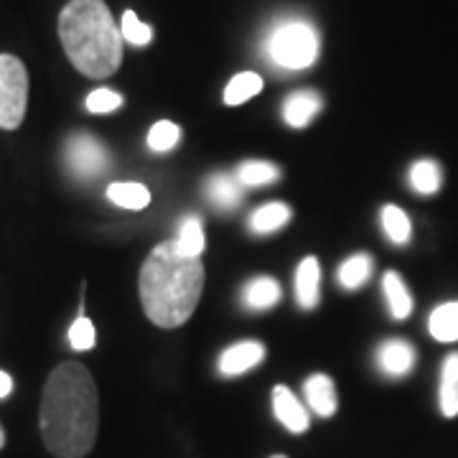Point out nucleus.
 Instances as JSON below:
<instances>
[{"mask_svg":"<svg viewBox=\"0 0 458 458\" xmlns=\"http://www.w3.org/2000/svg\"><path fill=\"white\" fill-rule=\"evenodd\" d=\"M41 438L56 458H84L98 441L99 394L89 369L59 364L47 379L38 412Z\"/></svg>","mask_w":458,"mask_h":458,"instance_id":"obj_1","label":"nucleus"},{"mask_svg":"<svg viewBox=\"0 0 458 458\" xmlns=\"http://www.w3.org/2000/svg\"><path fill=\"white\" fill-rule=\"evenodd\" d=\"M204 288L201 258H181L171 242L153 247L140 267V303L146 316L161 328H179L191 318Z\"/></svg>","mask_w":458,"mask_h":458,"instance_id":"obj_2","label":"nucleus"},{"mask_svg":"<svg viewBox=\"0 0 458 458\" xmlns=\"http://www.w3.org/2000/svg\"><path fill=\"white\" fill-rule=\"evenodd\" d=\"M64 54L89 80H107L123 62V31L105 0H69L59 13Z\"/></svg>","mask_w":458,"mask_h":458,"instance_id":"obj_3","label":"nucleus"},{"mask_svg":"<svg viewBox=\"0 0 458 458\" xmlns=\"http://www.w3.org/2000/svg\"><path fill=\"white\" fill-rule=\"evenodd\" d=\"M267 51L270 59L283 69H306L318 56V36L309 23L291 21L273 31Z\"/></svg>","mask_w":458,"mask_h":458,"instance_id":"obj_4","label":"nucleus"},{"mask_svg":"<svg viewBox=\"0 0 458 458\" xmlns=\"http://www.w3.org/2000/svg\"><path fill=\"white\" fill-rule=\"evenodd\" d=\"M29 107V72L13 54H0V128L16 131Z\"/></svg>","mask_w":458,"mask_h":458,"instance_id":"obj_5","label":"nucleus"},{"mask_svg":"<svg viewBox=\"0 0 458 458\" xmlns=\"http://www.w3.org/2000/svg\"><path fill=\"white\" fill-rule=\"evenodd\" d=\"M64 164L77 179H98L107 171V148L89 132H74L64 146Z\"/></svg>","mask_w":458,"mask_h":458,"instance_id":"obj_6","label":"nucleus"},{"mask_svg":"<svg viewBox=\"0 0 458 458\" xmlns=\"http://www.w3.org/2000/svg\"><path fill=\"white\" fill-rule=\"evenodd\" d=\"M265 360V346L260 342L232 344L219 357V372L225 377H237L250 372Z\"/></svg>","mask_w":458,"mask_h":458,"instance_id":"obj_7","label":"nucleus"},{"mask_svg":"<svg viewBox=\"0 0 458 458\" xmlns=\"http://www.w3.org/2000/svg\"><path fill=\"white\" fill-rule=\"evenodd\" d=\"M273 412L280 420V426L288 428L291 433H303L311 426V418H309V410L303 408L285 385L273 387Z\"/></svg>","mask_w":458,"mask_h":458,"instance_id":"obj_8","label":"nucleus"},{"mask_svg":"<svg viewBox=\"0 0 458 458\" xmlns=\"http://www.w3.org/2000/svg\"><path fill=\"white\" fill-rule=\"evenodd\" d=\"M377 364L387 377H405L415 364V349H412V344L403 342V339H390L379 346Z\"/></svg>","mask_w":458,"mask_h":458,"instance_id":"obj_9","label":"nucleus"},{"mask_svg":"<svg viewBox=\"0 0 458 458\" xmlns=\"http://www.w3.org/2000/svg\"><path fill=\"white\" fill-rule=\"evenodd\" d=\"M321 267L316 258H306L301 260L298 270H295V301L301 309L311 311L318 306V295H321Z\"/></svg>","mask_w":458,"mask_h":458,"instance_id":"obj_10","label":"nucleus"},{"mask_svg":"<svg viewBox=\"0 0 458 458\" xmlns=\"http://www.w3.org/2000/svg\"><path fill=\"white\" fill-rule=\"evenodd\" d=\"M306 400L316 415L321 418H331L336 408H339V400H336V387H334V379L328 375H311L306 379Z\"/></svg>","mask_w":458,"mask_h":458,"instance_id":"obj_11","label":"nucleus"},{"mask_svg":"<svg viewBox=\"0 0 458 458\" xmlns=\"http://www.w3.org/2000/svg\"><path fill=\"white\" fill-rule=\"evenodd\" d=\"M318 110H321V98L311 89H301V92H293L291 98L285 99L283 117L293 128H306Z\"/></svg>","mask_w":458,"mask_h":458,"instance_id":"obj_12","label":"nucleus"},{"mask_svg":"<svg viewBox=\"0 0 458 458\" xmlns=\"http://www.w3.org/2000/svg\"><path fill=\"white\" fill-rule=\"evenodd\" d=\"M207 197L212 199V204L219 209H234L242 201V183L237 181V176L214 174L212 179L207 181Z\"/></svg>","mask_w":458,"mask_h":458,"instance_id":"obj_13","label":"nucleus"},{"mask_svg":"<svg viewBox=\"0 0 458 458\" xmlns=\"http://www.w3.org/2000/svg\"><path fill=\"white\" fill-rule=\"evenodd\" d=\"M441 412L445 418L458 415V352L448 354L441 369V393H438Z\"/></svg>","mask_w":458,"mask_h":458,"instance_id":"obj_14","label":"nucleus"},{"mask_svg":"<svg viewBox=\"0 0 458 458\" xmlns=\"http://www.w3.org/2000/svg\"><path fill=\"white\" fill-rule=\"evenodd\" d=\"M291 207L283 204V201H270V204H262L258 207L252 216H250V229L255 234H270V232H278L285 222H291Z\"/></svg>","mask_w":458,"mask_h":458,"instance_id":"obj_15","label":"nucleus"},{"mask_svg":"<svg viewBox=\"0 0 458 458\" xmlns=\"http://www.w3.org/2000/svg\"><path fill=\"white\" fill-rule=\"evenodd\" d=\"M382 288H385V298H387V306H390L393 318H397V321L408 318L410 313H412V295H410L408 285L400 278V273H394V270L385 273Z\"/></svg>","mask_w":458,"mask_h":458,"instance_id":"obj_16","label":"nucleus"},{"mask_svg":"<svg viewBox=\"0 0 458 458\" xmlns=\"http://www.w3.org/2000/svg\"><path fill=\"white\" fill-rule=\"evenodd\" d=\"M428 331L436 342L451 344L458 342V301L456 303H443L428 318Z\"/></svg>","mask_w":458,"mask_h":458,"instance_id":"obj_17","label":"nucleus"},{"mask_svg":"<svg viewBox=\"0 0 458 458\" xmlns=\"http://www.w3.org/2000/svg\"><path fill=\"white\" fill-rule=\"evenodd\" d=\"M107 199L123 207V209H132V212H140L150 204V191H148L143 183H135V181H128V183H110L107 186Z\"/></svg>","mask_w":458,"mask_h":458,"instance_id":"obj_18","label":"nucleus"},{"mask_svg":"<svg viewBox=\"0 0 458 458\" xmlns=\"http://www.w3.org/2000/svg\"><path fill=\"white\" fill-rule=\"evenodd\" d=\"M174 245L179 250L181 258H201V252H204V229H201L199 216H186L181 222Z\"/></svg>","mask_w":458,"mask_h":458,"instance_id":"obj_19","label":"nucleus"},{"mask_svg":"<svg viewBox=\"0 0 458 458\" xmlns=\"http://www.w3.org/2000/svg\"><path fill=\"white\" fill-rule=\"evenodd\" d=\"M369 276H372V255H367V252L352 255L339 267V283H342V288H349V291L364 285L369 280Z\"/></svg>","mask_w":458,"mask_h":458,"instance_id":"obj_20","label":"nucleus"},{"mask_svg":"<svg viewBox=\"0 0 458 458\" xmlns=\"http://www.w3.org/2000/svg\"><path fill=\"white\" fill-rule=\"evenodd\" d=\"M280 301V285L278 280L267 278V276H262V278L250 280V285L245 288V303L250 309H270V306H276Z\"/></svg>","mask_w":458,"mask_h":458,"instance_id":"obj_21","label":"nucleus"},{"mask_svg":"<svg viewBox=\"0 0 458 458\" xmlns=\"http://www.w3.org/2000/svg\"><path fill=\"white\" fill-rule=\"evenodd\" d=\"M260 89H262L260 74H255V72H242V74L232 77V82L227 84V89H225V102H227L229 107H237V105H242V102H247V99H252L255 95H260Z\"/></svg>","mask_w":458,"mask_h":458,"instance_id":"obj_22","label":"nucleus"},{"mask_svg":"<svg viewBox=\"0 0 458 458\" xmlns=\"http://www.w3.org/2000/svg\"><path fill=\"white\" fill-rule=\"evenodd\" d=\"M382 229L387 234V240L394 245H408L412 237V227H410V216L400 207L387 204L382 209Z\"/></svg>","mask_w":458,"mask_h":458,"instance_id":"obj_23","label":"nucleus"},{"mask_svg":"<svg viewBox=\"0 0 458 458\" xmlns=\"http://www.w3.org/2000/svg\"><path fill=\"white\" fill-rule=\"evenodd\" d=\"M441 165L436 161H418L410 168V183L418 194H436L441 189Z\"/></svg>","mask_w":458,"mask_h":458,"instance_id":"obj_24","label":"nucleus"},{"mask_svg":"<svg viewBox=\"0 0 458 458\" xmlns=\"http://www.w3.org/2000/svg\"><path fill=\"white\" fill-rule=\"evenodd\" d=\"M237 181L242 186H262V183H273L280 179V168L267 161H245L237 168Z\"/></svg>","mask_w":458,"mask_h":458,"instance_id":"obj_25","label":"nucleus"},{"mask_svg":"<svg viewBox=\"0 0 458 458\" xmlns=\"http://www.w3.org/2000/svg\"><path fill=\"white\" fill-rule=\"evenodd\" d=\"M181 138V131L176 123H171V120H158L150 132H148V148L150 150H156V153H165V150H171V148H176Z\"/></svg>","mask_w":458,"mask_h":458,"instance_id":"obj_26","label":"nucleus"},{"mask_svg":"<svg viewBox=\"0 0 458 458\" xmlns=\"http://www.w3.org/2000/svg\"><path fill=\"white\" fill-rule=\"evenodd\" d=\"M120 31H123V38H125V41H131L132 47H148V44H150V38H153V31L148 29L140 18L135 16V11H125V13H123Z\"/></svg>","mask_w":458,"mask_h":458,"instance_id":"obj_27","label":"nucleus"},{"mask_svg":"<svg viewBox=\"0 0 458 458\" xmlns=\"http://www.w3.org/2000/svg\"><path fill=\"white\" fill-rule=\"evenodd\" d=\"M95 324L87 316H80L69 328V344L74 352H89L95 346Z\"/></svg>","mask_w":458,"mask_h":458,"instance_id":"obj_28","label":"nucleus"},{"mask_svg":"<svg viewBox=\"0 0 458 458\" xmlns=\"http://www.w3.org/2000/svg\"><path fill=\"white\" fill-rule=\"evenodd\" d=\"M87 110L95 114H105V113H114L120 105H123V98L113 92V89H95V92H89V98H87Z\"/></svg>","mask_w":458,"mask_h":458,"instance_id":"obj_29","label":"nucleus"},{"mask_svg":"<svg viewBox=\"0 0 458 458\" xmlns=\"http://www.w3.org/2000/svg\"><path fill=\"white\" fill-rule=\"evenodd\" d=\"M11 390H13V379H11V375H5V372L0 369V400L8 397Z\"/></svg>","mask_w":458,"mask_h":458,"instance_id":"obj_30","label":"nucleus"},{"mask_svg":"<svg viewBox=\"0 0 458 458\" xmlns=\"http://www.w3.org/2000/svg\"><path fill=\"white\" fill-rule=\"evenodd\" d=\"M3 443H5V433H3V428H0V448H3Z\"/></svg>","mask_w":458,"mask_h":458,"instance_id":"obj_31","label":"nucleus"},{"mask_svg":"<svg viewBox=\"0 0 458 458\" xmlns=\"http://www.w3.org/2000/svg\"><path fill=\"white\" fill-rule=\"evenodd\" d=\"M270 458H288V456H280V454H278V456H270Z\"/></svg>","mask_w":458,"mask_h":458,"instance_id":"obj_32","label":"nucleus"}]
</instances>
